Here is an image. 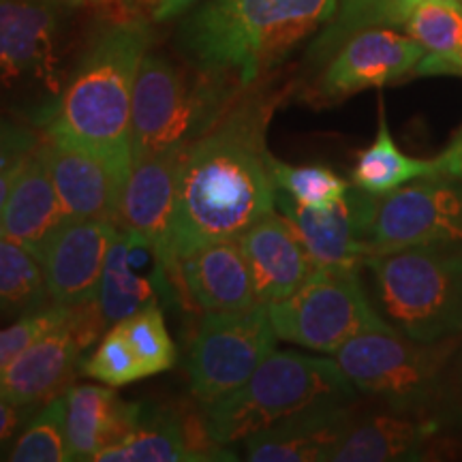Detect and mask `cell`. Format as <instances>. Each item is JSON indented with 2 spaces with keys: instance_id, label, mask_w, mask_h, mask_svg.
Here are the masks:
<instances>
[{
  "instance_id": "cell-33",
  "label": "cell",
  "mask_w": 462,
  "mask_h": 462,
  "mask_svg": "<svg viewBox=\"0 0 462 462\" xmlns=\"http://www.w3.org/2000/svg\"><path fill=\"white\" fill-rule=\"evenodd\" d=\"M84 373L109 388H123L143 379L140 360L118 326H112L107 334H103L95 354L84 364Z\"/></svg>"
},
{
  "instance_id": "cell-27",
  "label": "cell",
  "mask_w": 462,
  "mask_h": 462,
  "mask_svg": "<svg viewBox=\"0 0 462 462\" xmlns=\"http://www.w3.org/2000/svg\"><path fill=\"white\" fill-rule=\"evenodd\" d=\"M43 268L26 246L0 236V317H24L50 306Z\"/></svg>"
},
{
  "instance_id": "cell-40",
  "label": "cell",
  "mask_w": 462,
  "mask_h": 462,
  "mask_svg": "<svg viewBox=\"0 0 462 462\" xmlns=\"http://www.w3.org/2000/svg\"><path fill=\"white\" fill-rule=\"evenodd\" d=\"M28 157H31V154H28ZM26 159L17 161V163L5 167V170H0V215H3L5 206H7V199H9L11 190H14V187H15L17 178H20L22 170H24Z\"/></svg>"
},
{
  "instance_id": "cell-38",
  "label": "cell",
  "mask_w": 462,
  "mask_h": 462,
  "mask_svg": "<svg viewBox=\"0 0 462 462\" xmlns=\"http://www.w3.org/2000/svg\"><path fill=\"white\" fill-rule=\"evenodd\" d=\"M435 163L439 167V173H443V176L462 178V126L456 131L448 148L435 157Z\"/></svg>"
},
{
  "instance_id": "cell-5",
  "label": "cell",
  "mask_w": 462,
  "mask_h": 462,
  "mask_svg": "<svg viewBox=\"0 0 462 462\" xmlns=\"http://www.w3.org/2000/svg\"><path fill=\"white\" fill-rule=\"evenodd\" d=\"M357 396L334 357L273 351L242 388L206 409L208 435L218 446H231L291 415L357 402Z\"/></svg>"
},
{
  "instance_id": "cell-15",
  "label": "cell",
  "mask_w": 462,
  "mask_h": 462,
  "mask_svg": "<svg viewBox=\"0 0 462 462\" xmlns=\"http://www.w3.org/2000/svg\"><path fill=\"white\" fill-rule=\"evenodd\" d=\"M120 227L106 218H67L34 253L54 304L78 306L97 300L106 259Z\"/></svg>"
},
{
  "instance_id": "cell-37",
  "label": "cell",
  "mask_w": 462,
  "mask_h": 462,
  "mask_svg": "<svg viewBox=\"0 0 462 462\" xmlns=\"http://www.w3.org/2000/svg\"><path fill=\"white\" fill-rule=\"evenodd\" d=\"M413 73L420 75V78H430V75H456V78H462V48L448 56L424 54Z\"/></svg>"
},
{
  "instance_id": "cell-19",
  "label": "cell",
  "mask_w": 462,
  "mask_h": 462,
  "mask_svg": "<svg viewBox=\"0 0 462 462\" xmlns=\"http://www.w3.org/2000/svg\"><path fill=\"white\" fill-rule=\"evenodd\" d=\"M356 415V402L321 404L291 415L245 439V458L251 462L332 460Z\"/></svg>"
},
{
  "instance_id": "cell-6",
  "label": "cell",
  "mask_w": 462,
  "mask_h": 462,
  "mask_svg": "<svg viewBox=\"0 0 462 462\" xmlns=\"http://www.w3.org/2000/svg\"><path fill=\"white\" fill-rule=\"evenodd\" d=\"M364 265L392 328L421 343L462 337V242L377 253Z\"/></svg>"
},
{
  "instance_id": "cell-9",
  "label": "cell",
  "mask_w": 462,
  "mask_h": 462,
  "mask_svg": "<svg viewBox=\"0 0 462 462\" xmlns=\"http://www.w3.org/2000/svg\"><path fill=\"white\" fill-rule=\"evenodd\" d=\"M360 268H315L291 296L268 304L276 337L334 356L366 330H390L368 300Z\"/></svg>"
},
{
  "instance_id": "cell-12",
  "label": "cell",
  "mask_w": 462,
  "mask_h": 462,
  "mask_svg": "<svg viewBox=\"0 0 462 462\" xmlns=\"http://www.w3.org/2000/svg\"><path fill=\"white\" fill-rule=\"evenodd\" d=\"M462 411L449 409H379L356 415L332 454L334 462H424L449 458L452 426Z\"/></svg>"
},
{
  "instance_id": "cell-28",
  "label": "cell",
  "mask_w": 462,
  "mask_h": 462,
  "mask_svg": "<svg viewBox=\"0 0 462 462\" xmlns=\"http://www.w3.org/2000/svg\"><path fill=\"white\" fill-rule=\"evenodd\" d=\"M5 458L11 462H69L67 398L45 402L31 415Z\"/></svg>"
},
{
  "instance_id": "cell-17",
  "label": "cell",
  "mask_w": 462,
  "mask_h": 462,
  "mask_svg": "<svg viewBox=\"0 0 462 462\" xmlns=\"http://www.w3.org/2000/svg\"><path fill=\"white\" fill-rule=\"evenodd\" d=\"M184 148H170L133 165L118 206V227L146 240L165 263V270Z\"/></svg>"
},
{
  "instance_id": "cell-34",
  "label": "cell",
  "mask_w": 462,
  "mask_h": 462,
  "mask_svg": "<svg viewBox=\"0 0 462 462\" xmlns=\"http://www.w3.org/2000/svg\"><path fill=\"white\" fill-rule=\"evenodd\" d=\"M69 306L54 304L45 306L42 310H34L31 315L17 317V321L7 328H0V371L9 366L22 351L28 349L34 340L65 321Z\"/></svg>"
},
{
  "instance_id": "cell-32",
  "label": "cell",
  "mask_w": 462,
  "mask_h": 462,
  "mask_svg": "<svg viewBox=\"0 0 462 462\" xmlns=\"http://www.w3.org/2000/svg\"><path fill=\"white\" fill-rule=\"evenodd\" d=\"M276 189L306 208H328L343 199L351 182L326 165H289L270 157Z\"/></svg>"
},
{
  "instance_id": "cell-18",
  "label": "cell",
  "mask_w": 462,
  "mask_h": 462,
  "mask_svg": "<svg viewBox=\"0 0 462 462\" xmlns=\"http://www.w3.org/2000/svg\"><path fill=\"white\" fill-rule=\"evenodd\" d=\"M39 152L67 218H106L118 223L123 187L99 159L50 131L39 142Z\"/></svg>"
},
{
  "instance_id": "cell-35",
  "label": "cell",
  "mask_w": 462,
  "mask_h": 462,
  "mask_svg": "<svg viewBox=\"0 0 462 462\" xmlns=\"http://www.w3.org/2000/svg\"><path fill=\"white\" fill-rule=\"evenodd\" d=\"M39 133L24 120L0 112V170L26 159L37 150Z\"/></svg>"
},
{
  "instance_id": "cell-23",
  "label": "cell",
  "mask_w": 462,
  "mask_h": 462,
  "mask_svg": "<svg viewBox=\"0 0 462 462\" xmlns=\"http://www.w3.org/2000/svg\"><path fill=\"white\" fill-rule=\"evenodd\" d=\"M67 398V446L71 460L88 462L109 446H116L142 418L143 407L126 402L114 388L71 385Z\"/></svg>"
},
{
  "instance_id": "cell-10",
  "label": "cell",
  "mask_w": 462,
  "mask_h": 462,
  "mask_svg": "<svg viewBox=\"0 0 462 462\" xmlns=\"http://www.w3.org/2000/svg\"><path fill=\"white\" fill-rule=\"evenodd\" d=\"M268 304L240 310H208L189 354V381L195 401L208 409L251 379L276 351Z\"/></svg>"
},
{
  "instance_id": "cell-20",
  "label": "cell",
  "mask_w": 462,
  "mask_h": 462,
  "mask_svg": "<svg viewBox=\"0 0 462 462\" xmlns=\"http://www.w3.org/2000/svg\"><path fill=\"white\" fill-rule=\"evenodd\" d=\"M236 456L212 441L206 420H184L171 411H146L123 441L101 449L95 462H204Z\"/></svg>"
},
{
  "instance_id": "cell-11",
  "label": "cell",
  "mask_w": 462,
  "mask_h": 462,
  "mask_svg": "<svg viewBox=\"0 0 462 462\" xmlns=\"http://www.w3.org/2000/svg\"><path fill=\"white\" fill-rule=\"evenodd\" d=\"M443 242H462V178H420L374 199L368 257Z\"/></svg>"
},
{
  "instance_id": "cell-30",
  "label": "cell",
  "mask_w": 462,
  "mask_h": 462,
  "mask_svg": "<svg viewBox=\"0 0 462 462\" xmlns=\"http://www.w3.org/2000/svg\"><path fill=\"white\" fill-rule=\"evenodd\" d=\"M394 3L396 0H338L337 14L310 45V62L326 65L334 51L356 32L373 26H390Z\"/></svg>"
},
{
  "instance_id": "cell-14",
  "label": "cell",
  "mask_w": 462,
  "mask_h": 462,
  "mask_svg": "<svg viewBox=\"0 0 462 462\" xmlns=\"http://www.w3.org/2000/svg\"><path fill=\"white\" fill-rule=\"evenodd\" d=\"M426 51L407 32L373 26L356 32L323 67L315 97L340 101L368 88L394 84L415 71Z\"/></svg>"
},
{
  "instance_id": "cell-4",
  "label": "cell",
  "mask_w": 462,
  "mask_h": 462,
  "mask_svg": "<svg viewBox=\"0 0 462 462\" xmlns=\"http://www.w3.org/2000/svg\"><path fill=\"white\" fill-rule=\"evenodd\" d=\"M86 0H0V112L43 126L84 43Z\"/></svg>"
},
{
  "instance_id": "cell-36",
  "label": "cell",
  "mask_w": 462,
  "mask_h": 462,
  "mask_svg": "<svg viewBox=\"0 0 462 462\" xmlns=\"http://www.w3.org/2000/svg\"><path fill=\"white\" fill-rule=\"evenodd\" d=\"M32 411H37V409L20 407V404H14L5 396H0V454L9 452L15 437L20 435L26 421L31 420Z\"/></svg>"
},
{
  "instance_id": "cell-8",
  "label": "cell",
  "mask_w": 462,
  "mask_h": 462,
  "mask_svg": "<svg viewBox=\"0 0 462 462\" xmlns=\"http://www.w3.org/2000/svg\"><path fill=\"white\" fill-rule=\"evenodd\" d=\"M460 338L421 343L396 328L366 330L334 360L360 394L394 409H443L448 371Z\"/></svg>"
},
{
  "instance_id": "cell-26",
  "label": "cell",
  "mask_w": 462,
  "mask_h": 462,
  "mask_svg": "<svg viewBox=\"0 0 462 462\" xmlns=\"http://www.w3.org/2000/svg\"><path fill=\"white\" fill-rule=\"evenodd\" d=\"M154 300V282L131 268L129 263V234L120 229L118 238L109 248L106 268L99 285V309L109 328Z\"/></svg>"
},
{
  "instance_id": "cell-1",
  "label": "cell",
  "mask_w": 462,
  "mask_h": 462,
  "mask_svg": "<svg viewBox=\"0 0 462 462\" xmlns=\"http://www.w3.org/2000/svg\"><path fill=\"white\" fill-rule=\"evenodd\" d=\"M276 101L242 92L215 125L187 143L178 171L167 276L182 282L178 262L198 248L236 240L276 210V184L265 146Z\"/></svg>"
},
{
  "instance_id": "cell-16",
  "label": "cell",
  "mask_w": 462,
  "mask_h": 462,
  "mask_svg": "<svg viewBox=\"0 0 462 462\" xmlns=\"http://www.w3.org/2000/svg\"><path fill=\"white\" fill-rule=\"evenodd\" d=\"M84 349L88 346L75 332L69 306L65 321L39 337L0 371V396L26 409L43 407L71 388Z\"/></svg>"
},
{
  "instance_id": "cell-13",
  "label": "cell",
  "mask_w": 462,
  "mask_h": 462,
  "mask_svg": "<svg viewBox=\"0 0 462 462\" xmlns=\"http://www.w3.org/2000/svg\"><path fill=\"white\" fill-rule=\"evenodd\" d=\"M377 195L351 182L343 199L328 208H306L276 190V208L291 225L315 268H360L368 257L366 234Z\"/></svg>"
},
{
  "instance_id": "cell-31",
  "label": "cell",
  "mask_w": 462,
  "mask_h": 462,
  "mask_svg": "<svg viewBox=\"0 0 462 462\" xmlns=\"http://www.w3.org/2000/svg\"><path fill=\"white\" fill-rule=\"evenodd\" d=\"M429 56H448L462 48V0H424L401 26Z\"/></svg>"
},
{
  "instance_id": "cell-25",
  "label": "cell",
  "mask_w": 462,
  "mask_h": 462,
  "mask_svg": "<svg viewBox=\"0 0 462 462\" xmlns=\"http://www.w3.org/2000/svg\"><path fill=\"white\" fill-rule=\"evenodd\" d=\"M439 176L435 159H415L404 154L392 137L385 107L379 103V129L371 146L356 154L351 182L371 195H388L420 178Z\"/></svg>"
},
{
  "instance_id": "cell-39",
  "label": "cell",
  "mask_w": 462,
  "mask_h": 462,
  "mask_svg": "<svg viewBox=\"0 0 462 462\" xmlns=\"http://www.w3.org/2000/svg\"><path fill=\"white\" fill-rule=\"evenodd\" d=\"M198 0H154L152 5V22H167L178 17L193 7Z\"/></svg>"
},
{
  "instance_id": "cell-7",
  "label": "cell",
  "mask_w": 462,
  "mask_h": 462,
  "mask_svg": "<svg viewBox=\"0 0 462 462\" xmlns=\"http://www.w3.org/2000/svg\"><path fill=\"white\" fill-rule=\"evenodd\" d=\"M245 90L223 78L190 71L148 51L137 71L131 103L133 165L187 146L227 112Z\"/></svg>"
},
{
  "instance_id": "cell-29",
  "label": "cell",
  "mask_w": 462,
  "mask_h": 462,
  "mask_svg": "<svg viewBox=\"0 0 462 462\" xmlns=\"http://www.w3.org/2000/svg\"><path fill=\"white\" fill-rule=\"evenodd\" d=\"M116 326L123 330L131 349L135 351L143 377H152V374L173 368L178 360V349L170 332H167L163 310H161L157 300L142 306L137 313L126 317Z\"/></svg>"
},
{
  "instance_id": "cell-21",
  "label": "cell",
  "mask_w": 462,
  "mask_h": 462,
  "mask_svg": "<svg viewBox=\"0 0 462 462\" xmlns=\"http://www.w3.org/2000/svg\"><path fill=\"white\" fill-rule=\"evenodd\" d=\"M238 242L262 304L291 296L315 270L296 231L276 210L251 225Z\"/></svg>"
},
{
  "instance_id": "cell-41",
  "label": "cell",
  "mask_w": 462,
  "mask_h": 462,
  "mask_svg": "<svg viewBox=\"0 0 462 462\" xmlns=\"http://www.w3.org/2000/svg\"><path fill=\"white\" fill-rule=\"evenodd\" d=\"M420 3H424V0H396L394 3V9H392V17H390V26L396 28V26H402L404 20H407L409 14L418 7Z\"/></svg>"
},
{
  "instance_id": "cell-3",
  "label": "cell",
  "mask_w": 462,
  "mask_h": 462,
  "mask_svg": "<svg viewBox=\"0 0 462 462\" xmlns=\"http://www.w3.org/2000/svg\"><path fill=\"white\" fill-rule=\"evenodd\" d=\"M337 7L338 0H206L184 14L173 39L189 67L248 90Z\"/></svg>"
},
{
  "instance_id": "cell-22",
  "label": "cell",
  "mask_w": 462,
  "mask_h": 462,
  "mask_svg": "<svg viewBox=\"0 0 462 462\" xmlns=\"http://www.w3.org/2000/svg\"><path fill=\"white\" fill-rule=\"evenodd\" d=\"M189 298L208 310H240L259 304L251 268L238 238L212 242L178 262Z\"/></svg>"
},
{
  "instance_id": "cell-24",
  "label": "cell",
  "mask_w": 462,
  "mask_h": 462,
  "mask_svg": "<svg viewBox=\"0 0 462 462\" xmlns=\"http://www.w3.org/2000/svg\"><path fill=\"white\" fill-rule=\"evenodd\" d=\"M65 221L67 215L37 146L26 159L24 170L0 215V236L37 253L39 246Z\"/></svg>"
},
{
  "instance_id": "cell-2",
  "label": "cell",
  "mask_w": 462,
  "mask_h": 462,
  "mask_svg": "<svg viewBox=\"0 0 462 462\" xmlns=\"http://www.w3.org/2000/svg\"><path fill=\"white\" fill-rule=\"evenodd\" d=\"M152 42L142 17L107 22L86 39L60 101L43 125L99 159L125 189L133 170L131 103L137 71Z\"/></svg>"
}]
</instances>
